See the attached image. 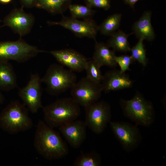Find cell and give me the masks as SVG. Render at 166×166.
Masks as SVG:
<instances>
[{"instance_id": "6da1fadb", "label": "cell", "mask_w": 166, "mask_h": 166, "mask_svg": "<svg viewBox=\"0 0 166 166\" xmlns=\"http://www.w3.org/2000/svg\"><path fill=\"white\" fill-rule=\"evenodd\" d=\"M34 145L39 154L49 160L61 158L69 152L67 145L59 133L41 120L37 125Z\"/></svg>"}, {"instance_id": "7a4b0ae2", "label": "cell", "mask_w": 166, "mask_h": 166, "mask_svg": "<svg viewBox=\"0 0 166 166\" xmlns=\"http://www.w3.org/2000/svg\"><path fill=\"white\" fill-rule=\"evenodd\" d=\"M80 105L72 97H64L43 107L44 122L53 128L76 120L81 113Z\"/></svg>"}, {"instance_id": "3957f363", "label": "cell", "mask_w": 166, "mask_h": 166, "mask_svg": "<svg viewBox=\"0 0 166 166\" xmlns=\"http://www.w3.org/2000/svg\"><path fill=\"white\" fill-rule=\"evenodd\" d=\"M33 126L28 109L18 101L11 102L0 114V127L10 134L27 130Z\"/></svg>"}, {"instance_id": "277c9868", "label": "cell", "mask_w": 166, "mask_h": 166, "mask_svg": "<svg viewBox=\"0 0 166 166\" xmlns=\"http://www.w3.org/2000/svg\"><path fill=\"white\" fill-rule=\"evenodd\" d=\"M120 103L124 115L137 125L148 127L154 122L155 113L152 104L139 93L130 100L121 99Z\"/></svg>"}, {"instance_id": "5b68a950", "label": "cell", "mask_w": 166, "mask_h": 166, "mask_svg": "<svg viewBox=\"0 0 166 166\" xmlns=\"http://www.w3.org/2000/svg\"><path fill=\"white\" fill-rule=\"evenodd\" d=\"M77 79L73 71L65 69L61 65L53 64L49 66L41 81L46 85L47 92L56 96L71 89Z\"/></svg>"}, {"instance_id": "8992f818", "label": "cell", "mask_w": 166, "mask_h": 166, "mask_svg": "<svg viewBox=\"0 0 166 166\" xmlns=\"http://www.w3.org/2000/svg\"><path fill=\"white\" fill-rule=\"evenodd\" d=\"M20 38L15 41L0 42V61L26 62L39 53L46 52Z\"/></svg>"}, {"instance_id": "52a82bcc", "label": "cell", "mask_w": 166, "mask_h": 166, "mask_svg": "<svg viewBox=\"0 0 166 166\" xmlns=\"http://www.w3.org/2000/svg\"><path fill=\"white\" fill-rule=\"evenodd\" d=\"M85 108V122L87 127L96 134L102 133L110 121L111 113L109 104L102 100Z\"/></svg>"}, {"instance_id": "ba28073f", "label": "cell", "mask_w": 166, "mask_h": 166, "mask_svg": "<svg viewBox=\"0 0 166 166\" xmlns=\"http://www.w3.org/2000/svg\"><path fill=\"white\" fill-rule=\"evenodd\" d=\"M102 91L101 84L85 77L74 85L70 93L73 99L79 105L85 108L98 101Z\"/></svg>"}, {"instance_id": "9c48e42d", "label": "cell", "mask_w": 166, "mask_h": 166, "mask_svg": "<svg viewBox=\"0 0 166 166\" xmlns=\"http://www.w3.org/2000/svg\"><path fill=\"white\" fill-rule=\"evenodd\" d=\"M109 123L113 133L125 151L131 152L138 146L142 136L136 126L125 122L110 121Z\"/></svg>"}, {"instance_id": "30bf717a", "label": "cell", "mask_w": 166, "mask_h": 166, "mask_svg": "<svg viewBox=\"0 0 166 166\" xmlns=\"http://www.w3.org/2000/svg\"><path fill=\"white\" fill-rule=\"evenodd\" d=\"M38 73L32 74L26 86L19 89L18 95L28 109L36 113L43 106L41 101L42 83Z\"/></svg>"}, {"instance_id": "8fae6325", "label": "cell", "mask_w": 166, "mask_h": 166, "mask_svg": "<svg viewBox=\"0 0 166 166\" xmlns=\"http://www.w3.org/2000/svg\"><path fill=\"white\" fill-rule=\"evenodd\" d=\"M50 25H58L72 32L76 36L80 37H87L95 40L97 31L98 26L92 18L78 20L72 17L63 16L61 21L59 22L48 21Z\"/></svg>"}, {"instance_id": "7c38bea8", "label": "cell", "mask_w": 166, "mask_h": 166, "mask_svg": "<svg viewBox=\"0 0 166 166\" xmlns=\"http://www.w3.org/2000/svg\"><path fill=\"white\" fill-rule=\"evenodd\" d=\"M22 7L12 10L4 18L3 26L10 28L20 38L28 34L34 24L35 19L31 13L26 12Z\"/></svg>"}, {"instance_id": "4fadbf2b", "label": "cell", "mask_w": 166, "mask_h": 166, "mask_svg": "<svg viewBox=\"0 0 166 166\" xmlns=\"http://www.w3.org/2000/svg\"><path fill=\"white\" fill-rule=\"evenodd\" d=\"M51 54L63 65L73 72H81L85 70L87 58L83 55L71 49H64L46 52Z\"/></svg>"}, {"instance_id": "5bb4252c", "label": "cell", "mask_w": 166, "mask_h": 166, "mask_svg": "<svg viewBox=\"0 0 166 166\" xmlns=\"http://www.w3.org/2000/svg\"><path fill=\"white\" fill-rule=\"evenodd\" d=\"M86 127L85 121L75 120L59 127V128L70 145L76 148L80 146L86 139Z\"/></svg>"}, {"instance_id": "9a60e30c", "label": "cell", "mask_w": 166, "mask_h": 166, "mask_svg": "<svg viewBox=\"0 0 166 166\" xmlns=\"http://www.w3.org/2000/svg\"><path fill=\"white\" fill-rule=\"evenodd\" d=\"M101 84L103 91L107 93L130 88L132 85L133 81L125 73L113 69L103 75Z\"/></svg>"}, {"instance_id": "2e32d148", "label": "cell", "mask_w": 166, "mask_h": 166, "mask_svg": "<svg viewBox=\"0 0 166 166\" xmlns=\"http://www.w3.org/2000/svg\"><path fill=\"white\" fill-rule=\"evenodd\" d=\"M152 12L146 11L132 26L133 33L139 39L151 41L155 38V34L151 22Z\"/></svg>"}, {"instance_id": "e0dca14e", "label": "cell", "mask_w": 166, "mask_h": 166, "mask_svg": "<svg viewBox=\"0 0 166 166\" xmlns=\"http://www.w3.org/2000/svg\"><path fill=\"white\" fill-rule=\"evenodd\" d=\"M116 57L115 51L111 50L106 44L96 41L93 59L101 67L116 66Z\"/></svg>"}, {"instance_id": "ac0fdd59", "label": "cell", "mask_w": 166, "mask_h": 166, "mask_svg": "<svg viewBox=\"0 0 166 166\" xmlns=\"http://www.w3.org/2000/svg\"><path fill=\"white\" fill-rule=\"evenodd\" d=\"M17 87V77L12 65L0 61V90L8 91Z\"/></svg>"}, {"instance_id": "d6986e66", "label": "cell", "mask_w": 166, "mask_h": 166, "mask_svg": "<svg viewBox=\"0 0 166 166\" xmlns=\"http://www.w3.org/2000/svg\"><path fill=\"white\" fill-rule=\"evenodd\" d=\"M72 0H37L35 6L52 14H62L71 4Z\"/></svg>"}, {"instance_id": "ffe728a7", "label": "cell", "mask_w": 166, "mask_h": 166, "mask_svg": "<svg viewBox=\"0 0 166 166\" xmlns=\"http://www.w3.org/2000/svg\"><path fill=\"white\" fill-rule=\"evenodd\" d=\"M131 34H127L119 30L111 35L106 44L109 47L113 48L114 51L127 53L130 52L131 47L128 41V36Z\"/></svg>"}, {"instance_id": "44dd1931", "label": "cell", "mask_w": 166, "mask_h": 166, "mask_svg": "<svg viewBox=\"0 0 166 166\" xmlns=\"http://www.w3.org/2000/svg\"><path fill=\"white\" fill-rule=\"evenodd\" d=\"M121 17V14L119 13L108 17L98 26V31L103 35H111L118 29Z\"/></svg>"}, {"instance_id": "7402d4cb", "label": "cell", "mask_w": 166, "mask_h": 166, "mask_svg": "<svg viewBox=\"0 0 166 166\" xmlns=\"http://www.w3.org/2000/svg\"><path fill=\"white\" fill-rule=\"evenodd\" d=\"M101 164L100 155L95 151L83 154L75 160V166H99Z\"/></svg>"}, {"instance_id": "603a6c76", "label": "cell", "mask_w": 166, "mask_h": 166, "mask_svg": "<svg viewBox=\"0 0 166 166\" xmlns=\"http://www.w3.org/2000/svg\"><path fill=\"white\" fill-rule=\"evenodd\" d=\"M68 8L72 17L77 19L83 18L85 19L91 18L95 12L92 8L87 5L71 4Z\"/></svg>"}, {"instance_id": "cb8c5ba5", "label": "cell", "mask_w": 166, "mask_h": 166, "mask_svg": "<svg viewBox=\"0 0 166 166\" xmlns=\"http://www.w3.org/2000/svg\"><path fill=\"white\" fill-rule=\"evenodd\" d=\"M144 40L139 39L137 43L131 48V57L133 61H136L141 64L143 66H146L148 60L146 56V51L143 44Z\"/></svg>"}, {"instance_id": "d4e9b609", "label": "cell", "mask_w": 166, "mask_h": 166, "mask_svg": "<svg viewBox=\"0 0 166 166\" xmlns=\"http://www.w3.org/2000/svg\"><path fill=\"white\" fill-rule=\"evenodd\" d=\"M101 67L93 59L88 61L85 70L88 78L92 81L101 84L103 77L100 70Z\"/></svg>"}, {"instance_id": "484cf974", "label": "cell", "mask_w": 166, "mask_h": 166, "mask_svg": "<svg viewBox=\"0 0 166 166\" xmlns=\"http://www.w3.org/2000/svg\"><path fill=\"white\" fill-rule=\"evenodd\" d=\"M115 61L120 68V71L123 73L130 70L129 66L133 61L131 56L127 55L116 56Z\"/></svg>"}, {"instance_id": "4316f807", "label": "cell", "mask_w": 166, "mask_h": 166, "mask_svg": "<svg viewBox=\"0 0 166 166\" xmlns=\"http://www.w3.org/2000/svg\"><path fill=\"white\" fill-rule=\"evenodd\" d=\"M86 5L92 7L102 8L105 10H109L110 7L109 0H85Z\"/></svg>"}, {"instance_id": "83f0119b", "label": "cell", "mask_w": 166, "mask_h": 166, "mask_svg": "<svg viewBox=\"0 0 166 166\" xmlns=\"http://www.w3.org/2000/svg\"><path fill=\"white\" fill-rule=\"evenodd\" d=\"M22 7L32 8L35 5L37 0H20Z\"/></svg>"}, {"instance_id": "f1b7e54d", "label": "cell", "mask_w": 166, "mask_h": 166, "mask_svg": "<svg viewBox=\"0 0 166 166\" xmlns=\"http://www.w3.org/2000/svg\"><path fill=\"white\" fill-rule=\"evenodd\" d=\"M140 0H123L124 2L133 8L135 3Z\"/></svg>"}, {"instance_id": "f546056e", "label": "cell", "mask_w": 166, "mask_h": 166, "mask_svg": "<svg viewBox=\"0 0 166 166\" xmlns=\"http://www.w3.org/2000/svg\"><path fill=\"white\" fill-rule=\"evenodd\" d=\"M4 100V97L3 95L0 92V105L2 104Z\"/></svg>"}, {"instance_id": "4dcf8cb0", "label": "cell", "mask_w": 166, "mask_h": 166, "mask_svg": "<svg viewBox=\"0 0 166 166\" xmlns=\"http://www.w3.org/2000/svg\"><path fill=\"white\" fill-rule=\"evenodd\" d=\"M12 0H0V2L3 4H8Z\"/></svg>"}, {"instance_id": "1f68e13d", "label": "cell", "mask_w": 166, "mask_h": 166, "mask_svg": "<svg viewBox=\"0 0 166 166\" xmlns=\"http://www.w3.org/2000/svg\"><path fill=\"white\" fill-rule=\"evenodd\" d=\"M2 22V20H0V22Z\"/></svg>"}]
</instances>
